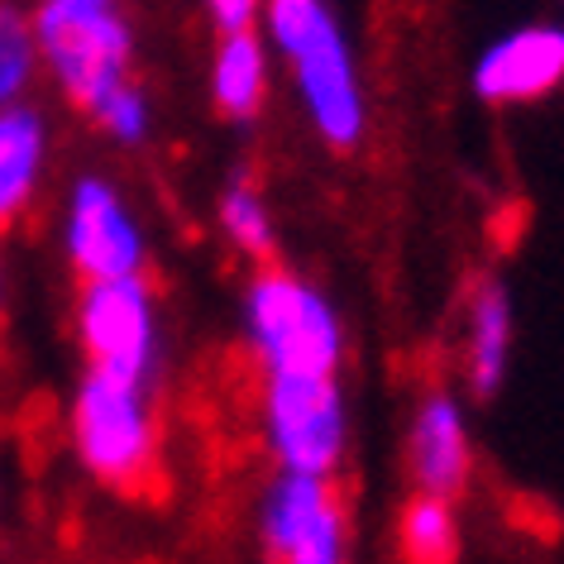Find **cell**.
<instances>
[{
    "instance_id": "2",
    "label": "cell",
    "mask_w": 564,
    "mask_h": 564,
    "mask_svg": "<svg viewBox=\"0 0 564 564\" xmlns=\"http://www.w3.org/2000/svg\"><path fill=\"white\" fill-rule=\"evenodd\" d=\"M239 345L253 378L263 373H345L349 326L316 278L268 259L239 292Z\"/></svg>"
},
{
    "instance_id": "6",
    "label": "cell",
    "mask_w": 564,
    "mask_h": 564,
    "mask_svg": "<svg viewBox=\"0 0 564 564\" xmlns=\"http://www.w3.org/2000/svg\"><path fill=\"white\" fill-rule=\"evenodd\" d=\"M73 340L82 369L159 383L163 373V297L149 273L77 282Z\"/></svg>"
},
{
    "instance_id": "8",
    "label": "cell",
    "mask_w": 564,
    "mask_h": 564,
    "mask_svg": "<svg viewBox=\"0 0 564 564\" xmlns=\"http://www.w3.org/2000/svg\"><path fill=\"white\" fill-rule=\"evenodd\" d=\"M58 253L77 282L149 273L153 235L134 196L110 173H77L58 202Z\"/></svg>"
},
{
    "instance_id": "10",
    "label": "cell",
    "mask_w": 564,
    "mask_h": 564,
    "mask_svg": "<svg viewBox=\"0 0 564 564\" xmlns=\"http://www.w3.org/2000/svg\"><path fill=\"white\" fill-rule=\"evenodd\" d=\"M478 455L469 431V406L455 388H426L412 402L402 431V474L421 492L441 498H464L474 484Z\"/></svg>"
},
{
    "instance_id": "15",
    "label": "cell",
    "mask_w": 564,
    "mask_h": 564,
    "mask_svg": "<svg viewBox=\"0 0 564 564\" xmlns=\"http://www.w3.org/2000/svg\"><path fill=\"white\" fill-rule=\"evenodd\" d=\"M216 230L220 239L230 245L239 259L249 268L253 263H268L278 259V216H273V202H268V192L259 187L253 177H230L216 196Z\"/></svg>"
},
{
    "instance_id": "11",
    "label": "cell",
    "mask_w": 564,
    "mask_h": 564,
    "mask_svg": "<svg viewBox=\"0 0 564 564\" xmlns=\"http://www.w3.org/2000/svg\"><path fill=\"white\" fill-rule=\"evenodd\" d=\"M53 159H58V134L48 110L34 96L0 106V235L20 230L44 206Z\"/></svg>"
},
{
    "instance_id": "20",
    "label": "cell",
    "mask_w": 564,
    "mask_h": 564,
    "mask_svg": "<svg viewBox=\"0 0 564 564\" xmlns=\"http://www.w3.org/2000/svg\"><path fill=\"white\" fill-rule=\"evenodd\" d=\"M0 316H6V268H0Z\"/></svg>"
},
{
    "instance_id": "13",
    "label": "cell",
    "mask_w": 564,
    "mask_h": 564,
    "mask_svg": "<svg viewBox=\"0 0 564 564\" xmlns=\"http://www.w3.org/2000/svg\"><path fill=\"white\" fill-rule=\"evenodd\" d=\"M278 63L273 48L263 44L259 24H239V30H216L206 58V101L216 110V120L249 130L263 120L268 101H273Z\"/></svg>"
},
{
    "instance_id": "12",
    "label": "cell",
    "mask_w": 564,
    "mask_h": 564,
    "mask_svg": "<svg viewBox=\"0 0 564 564\" xmlns=\"http://www.w3.org/2000/svg\"><path fill=\"white\" fill-rule=\"evenodd\" d=\"M517 355V302L502 278H478L459 306V378L469 398H492Z\"/></svg>"
},
{
    "instance_id": "19",
    "label": "cell",
    "mask_w": 564,
    "mask_h": 564,
    "mask_svg": "<svg viewBox=\"0 0 564 564\" xmlns=\"http://www.w3.org/2000/svg\"><path fill=\"white\" fill-rule=\"evenodd\" d=\"M44 6H110V0H44Z\"/></svg>"
},
{
    "instance_id": "7",
    "label": "cell",
    "mask_w": 564,
    "mask_h": 564,
    "mask_svg": "<svg viewBox=\"0 0 564 564\" xmlns=\"http://www.w3.org/2000/svg\"><path fill=\"white\" fill-rule=\"evenodd\" d=\"M253 545L273 564H345L355 555V507L340 478L273 469L253 498Z\"/></svg>"
},
{
    "instance_id": "1",
    "label": "cell",
    "mask_w": 564,
    "mask_h": 564,
    "mask_svg": "<svg viewBox=\"0 0 564 564\" xmlns=\"http://www.w3.org/2000/svg\"><path fill=\"white\" fill-rule=\"evenodd\" d=\"M259 34L273 48L306 130L330 153H355L369 139V87L349 24L335 0H263Z\"/></svg>"
},
{
    "instance_id": "14",
    "label": "cell",
    "mask_w": 564,
    "mask_h": 564,
    "mask_svg": "<svg viewBox=\"0 0 564 564\" xmlns=\"http://www.w3.org/2000/svg\"><path fill=\"white\" fill-rule=\"evenodd\" d=\"M392 550L406 564H455L464 555L459 498L412 488L392 517Z\"/></svg>"
},
{
    "instance_id": "21",
    "label": "cell",
    "mask_w": 564,
    "mask_h": 564,
    "mask_svg": "<svg viewBox=\"0 0 564 564\" xmlns=\"http://www.w3.org/2000/svg\"><path fill=\"white\" fill-rule=\"evenodd\" d=\"M0 507H6V488H0Z\"/></svg>"
},
{
    "instance_id": "3",
    "label": "cell",
    "mask_w": 564,
    "mask_h": 564,
    "mask_svg": "<svg viewBox=\"0 0 564 564\" xmlns=\"http://www.w3.org/2000/svg\"><path fill=\"white\" fill-rule=\"evenodd\" d=\"M163 445L159 383L82 369L67 398V449L96 488L144 498L163 474Z\"/></svg>"
},
{
    "instance_id": "4",
    "label": "cell",
    "mask_w": 564,
    "mask_h": 564,
    "mask_svg": "<svg viewBox=\"0 0 564 564\" xmlns=\"http://www.w3.org/2000/svg\"><path fill=\"white\" fill-rule=\"evenodd\" d=\"M253 431L273 469L340 478L355 449L340 373H263L253 383Z\"/></svg>"
},
{
    "instance_id": "17",
    "label": "cell",
    "mask_w": 564,
    "mask_h": 564,
    "mask_svg": "<svg viewBox=\"0 0 564 564\" xmlns=\"http://www.w3.org/2000/svg\"><path fill=\"white\" fill-rule=\"evenodd\" d=\"M91 130L110 139L116 149H144L153 139V124H159V116H153V96L139 77L120 82L110 96H101L91 110H87Z\"/></svg>"
},
{
    "instance_id": "16",
    "label": "cell",
    "mask_w": 564,
    "mask_h": 564,
    "mask_svg": "<svg viewBox=\"0 0 564 564\" xmlns=\"http://www.w3.org/2000/svg\"><path fill=\"white\" fill-rule=\"evenodd\" d=\"M44 87V58H39L34 6L0 0V106L30 101Z\"/></svg>"
},
{
    "instance_id": "9",
    "label": "cell",
    "mask_w": 564,
    "mask_h": 564,
    "mask_svg": "<svg viewBox=\"0 0 564 564\" xmlns=\"http://www.w3.org/2000/svg\"><path fill=\"white\" fill-rule=\"evenodd\" d=\"M564 87V24L527 20L502 30L478 48L469 67V91L492 110L535 106Z\"/></svg>"
},
{
    "instance_id": "18",
    "label": "cell",
    "mask_w": 564,
    "mask_h": 564,
    "mask_svg": "<svg viewBox=\"0 0 564 564\" xmlns=\"http://www.w3.org/2000/svg\"><path fill=\"white\" fill-rule=\"evenodd\" d=\"M263 0H202V15L210 20V30H239V24L259 20Z\"/></svg>"
},
{
    "instance_id": "5",
    "label": "cell",
    "mask_w": 564,
    "mask_h": 564,
    "mask_svg": "<svg viewBox=\"0 0 564 564\" xmlns=\"http://www.w3.org/2000/svg\"><path fill=\"white\" fill-rule=\"evenodd\" d=\"M34 30H39V58H44V87L58 91V101L73 110H87L110 96L120 82L134 77V24L110 6H34Z\"/></svg>"
}]
</instances>
